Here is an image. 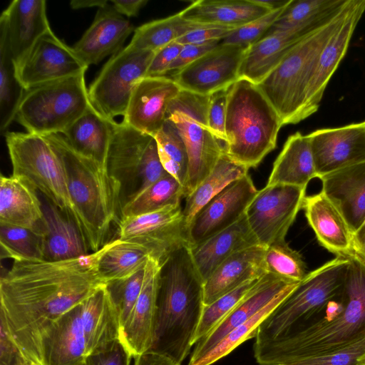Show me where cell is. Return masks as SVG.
Masks as SVG:
<instances>
[{"instance_id": "6da1fadb", "label": "cell", "mask_w": 365, "mask_h": 365, "mask_svg": "<svg viewBox=\"0 0 365 365\" xmlns=\"http://www.w3.org/2000/svg\"><path fill=\"white\" fill-rule=\"evenodd\" d=\"M109 242L97 252L68 259L16 260L1 275L0 315L30 364L43 365L41 339L47 330L106 284L98 265Z\"/></svg>"}, {"instance_id": "7a4b0ae2", "label": "cell", "mask_w": 365, "mask_h": 365, "mask_svg": "<svg viewBox=\"0 0 365 365\" xmlns=\"http://www.w3.org/2000/svg\"><path fill=\"white\" fill-rule=\"evenodd\" d=\"M343 288L275 336L256 341L259 365H365V259L354 252Z\"/></svg>"}, {"instance_id": "3957f363", "label": "cell", "mask_w": 365, "mask_h": 365, "mask_svg": "<svg viewBox=\"0 0 365 365\" xmlns=\"http://www.w3.org/2000/svg\"><path fill=\"white\" fill-rule=\"evenodd\" d=\"M190 247L173 251L161 264L153 342L148 351L181 365L195 344L204 308V282Z\"/></svg>"}, {"instance_id": "277c9868", "label": "cell", "mask_w": 365, "mask_h": 365, "mask_svg": "<svg viewBox=\"0 0 365 365\" xmlns=\"http://www.w3.org/2000/svg\"><path fill=\"white\" fill-rule=\"evenodd\" d=\"M60 156L70 195L78 216L80 232L91 252L107 242L120 219V192L107 169L76 151L61 133L43 135Z\"/></svg>"}, {"instance_id": "5b68a950", "label": "cell", "mask_w": 365, "mask_h": 365, "mask_svg": "<svg viewBox=\"0 0 365 365\" xmlns=\"http://www.w3.org/2000/svg\"><path fill=\"white\" fill-rule=\"evenodd\" d=\"M282 125L257 84L240 78L229 88L224 151L232 160L256 168L275 148Z\"/></svg>"}, {"instance_id": "8992f818", "label": "cell", "mask_w": 365, "mask_h": 365, "mask_svg": "<svg viewBox=\"0 0 365 365\" xmlns=\"http://www.w3.org/2000/svg\"><path fill=\"white\" fill-rule=\"evenodd\" d=\"M353 1L347 0L331 20L297 43L257 84L283 125L304 120L305 95L317 59L331 36L344 21Z\"/></svg>"}, {"instance_id": "52a82bcc", "label": "cell", "mask_w": 365, "mask_h": 365, "mask_svg": "<svg viewBox=\"0 0 365 365\" xmlns=\"http://www.w3.org/2000/svg\"><path fill=\"white\" fill-rule=\"evenodd\" d=\"M91 106L84 73L26 90L15 120L27 133L63 134Z\"/></svg>"}, {"instance_id": "ba28073f", "label": "cell", "mask_w": 365, "mask_h": 365, "mask_svg": "<svg viewBox=\"0 0 365 365\" xmlns=\"http://www.w3.org/2000/svg\"><path fill=\"white\" fill-rule=\"evenodd\" d=\"M5 138L12 175L27 179L80 232L81 223L70 195L66 170L55 149L43 135L6 132Z\"/></svg>"}, {"instance_id": "9c48e42d", "label": "cell", "mask_w": 365, "mask_h": 365, "mask_svg": "<svg viewBox=\"0 0 365 365\" xmlns=\"http://www.w3.org/2000/svg\"><path fill=\"white\" fill-rule=\"evenodd\" d=\"M106 168L119 185L121 207L168 174L155 138L123 121L113 125Z\"/></svg>"}, {"instance_id": "30bf717a", "label": "cell", "mask_w": 365, "mask_h": 365, "mask_svg": "<svg viewBox=\"0 0 365 365\" xmlns=\"http://www.w3.org/2000/svg\"><path fill=\"white\" fill-rule=\"evenodd\" d=\"M210 96L181 90L169 105L167 119L176 126L186 146L188 173L184 197L189 196L210 174L225 145L211 132L207 123Z\"/></svg>"}, {"instance_id": "8fae6325", "label": "cell", "mask_w": 365, "mask_h": 365, "mask_svg": "<svg viewBox=\"0 0 365 365\" xmlns=\"http://www.w3.org/2000/svg\"><path fill=\"white\" fill-rule=\"evenodd\" d=\"M155 53L128 44L113 55L88 88L92 106L109 120L124 116L134 88L146 76Z\"/></svg>"}, {"instance_id": "7c38bea8", "label": "cell", "mask_w": 365, "mask_h": 365, "mask_svg": "<svg viewBox=\"0 0 365 365\" xmlns=\"http://www.w3.org/2000/svg\"><path fill=\"white\" fill-rule=\"evenodd\" d=\"M349 259L336 256L308 273L260 324L256 341L271 339L323 297L344 287Z\"/></svg>"}, {"instance_id": "4fadbf2b", "label": "cell", "mask_w": 365, "mask_h": 365, "mask_svg": "<svg viewBox=\"0 0 365 365\" xmlns=\"http://www.w3.org/2000/svg\"><path fill=\"white\" fill-rule=\"evenodd\" d=\"M306 188L267 185L258 190L245 216L259 245L269 247L285 241L287 233L302 208Z\"/></svg>"}, {"instance_id": "5bb4252c", "label": "cell", "mask_w": 365, "mask_h": 365, "mask_svg": "<svg viewBox=\"0 0 365 365\" xmlns=\"http://www.w3.org/2000/svg\"><path fill=\"white\" fill-rule=\"evenodd\" d=\"M139 243L150 257L162 264L177 249L189 246L188 230L180 203L160 210L122 218L117 225V237Z\"/></svg>"}, {"instance_id": "9a60e30c", "label": "cell", "mask_w": 365, "mask_h": 365, "mask_svg": "<svg viewBox=\"0 0 365 365\" xmlns=\"http://www.w3.org/2000/svg\"><path fill=\"white\" fill-rule=\"evenodd\" d=\"M73 47L51 31L41 36L16 66V76L25 90L86 73L88 68Z\"/></svg>"}, {"instance_id": "2e32d148", "label": "cell", "mask_w": 365, "mask_h": 365, "mask_svg": "<svg viewBox=\"0 0 365 365\" xmlns=\"http://www.w3.org/2000/svg\"><path fill=\"white\" fill-rule=\"evenodd\" d=\"M248 47L222 42L200 58L173 75L181 88L210 96L227 88L240 79V69Z\"/></svg>"}, {"instance_id": "e0dca14e", "label": "cell", "mask_w": 365, "mask_h": 365, "mask_svg": "<svg viewBox=\"0 0 365 365\" xmlns=\"http://www.w3.org/2000/svg\"><path fill=\"white\" fill-rule=\"evenodd\" d=\"M346 1L295 28L266 34L247 48L240 69V78L259 84L297 43L331 20Z\"/></svg>"}, {"instance_id": "ac0fdd59", "label": "cell", "mask_w": 365, "mask_h": 365, "mask_svg": "<svg viewBox=\"0 0 365 365\" xmlns=\"http://www.w3.org/2000/svg\"><path fill=\"white\" fill-rule=\"evenodd\" d=\"M249 174L235 180L207 203L188 227L190 247L201 244L237 222L257 195Z\"/></svg>"}, {"instance_id": "d6986e66", "label": "cell", "mask_w": 365, "mask_h": 365, "mask_svg": "<svg viewBox=\"0 0 365 365\" xmlns=\"http://www.w3.org/2000/svg\"><path fill=\"white\" fill-rule=\"evenodd\" d=\"M317 178L365 161V120L308 135Z\"/></svg>"}, {"instance_id": "ffe728a7", "label": "cell", "mask_w": 365, "mask_h": 365, "mask_svg": "<svg viewBox=\"0 0 365 365\" xmlns=\"http://www.w3.org/2000/svg\"><path fill=\"white\" fill-rule=\"evenodd\" d=\"M181 88L172 78L147 76L135 86L122 121L155 136L167 120L171 101Z\"/></svg>"}, {"instance_id": "44dd1931", "label": "cell", "mask_w": 365, "mask_h": 365, "mask_svg": "<svg viewBox=\"0 0 365 365\" xmlns=\"http://www.w3.org/2000/svg\"><path fill=\"white\" fill-rule=\"evenodd\" d=\"M364 12L365 0H354L344 21L322 49L307 89L303 110L304 119L318 110L327 84L345 56Z\"/></svg>"}, {"instance_id": "7402d4cb", "label": "cell", "mask_w": 365, "mask_h": 365, "mask_svg": "<svg viewBox=\"0 0 365 365\" xmlns=\"http://www.w3.org/2000/svg\"><path fill=\"white\" fill-rule=\"evenodd\" d=\"M160 269V262L150 257L140 295L120 331V339L133 357L148 351L153 345Z\"/></svg>"}, {"instance_id": "603a6c76", "label": "cell", "mask_w": 365, "mask_h": 365, "mask_svg": "<svg viewBox=\"0 0 365 365\" xmlns=\"http://www.w3.org/2000/svg\"><path fill=\"white\" fill-rule=\"evenodd\" d=\"M133 31L132 24L108 2L99 8L93 21L73 48L88 66L114 55Z\"/></svg>"}, {"instance_id": "cb8c5ba5", "label": "cell", "mask_w": 365, "mask_h": 365, "mask_svg": "<svg viewBox=\"0 0 365 365\" xmlns=\"http://www.w3.org/2000/svg\"><path fill=\"white\" fill-rule=\"evenodd\" d=\"M0 23L6 28L16 67L36 41L51 31L44 0H14L2 12Z\"/></svg>"}, {"instance_id": "d4e9b609", "label": "cell", "mask_w": 365, "mask_h": 365, "mask_svg": "<svg viewBox=\"0 0 365 365\" xmlns=\"http://www.w3.org/2000/svg\"><path fill=\"white\" fill-rule=\"evenodd\" d=\"M294 282L272 274L262 276L236 307L195 346L190 359L200 356L232 330L262 310L278 294Z\"/></svg>"}, {"instance_id": "484cf974", "label": "cell", "mask_w": 365, "mask_h": 365, "mask_svg": "<svg viewBox=\"0 0 365 365\" xmlns=\"http://www.w3.org/2000/svg\"><path fill=\"white\" fill-rule=\"evenodd\" d=\"M319 179L322 192L339 210L353 234L365 220V161Z\"/></svg>"}, {"instance_id": "4316f807", "label": "cell", "mask_w": 365, "mask_h": 365, "mask_svg": "<svg viewBox=\"0 0 365 365\" xmlns=\"http://www.w3.org/2000/svg\"><path fill=\"white\" fill-rule=\"evenodd\" d=\"M81 303L62 315L41 339L43 365H81L88 356Z\"/></svg>"}, {"instance_id": "83f0119b", "label": "cell", "mask_w": 365, "mask_h": 365, "mask_svg": "<svg viewBox=\"0 0 365 365\" xmlns=\"http://www.w3.org/2000/svg\"><path fill=\"white\" fill-rule=\"evenodd\" d=\"M266 248L257 245L225 259L204 282V304L208 305L245 282L267 274L264 265Z\"/></svg>"}, {"instance_id": "f1b7e54d", "label": "cell", "mask_w": 365, "mask_h": 365, "mask_svg": "<svg viewBox=\"0 0 365 365\" xmlns=\"http://www.w3.org/2000/svg\"><path fill=\"white\" fill-rule=\"evenodd\" d=\"M302 208L319 243L336 256L352 250V232L334 204L321 191L306 196Z\"/></svg>"}, {"instance_id": "f546056e", "label": "cell", "mask_w": 365, "mask_h": 365, "mask_svg": "<svg viewBox=\"0 0 365 365\" xmlns=\"http://www.w3.org/2000/svg\"><path fill=\"white\" fill-rule=\"evenodd\" d=\"M43 217L36 188L24 177L1 175L0 225L36 229Z\"/></svg>"}, {"instance_id": "4dcf8cb0", "label": "cell", "mask_w": 365, "mask_h": 365, "mask_svg": "<svg viewBox=\"0 0 365 365\" xmlns=\"http://www.w3.org/2000/svg\"><path fill=\"white\" fill-rule=\"evenodd\" d=\"M257 245L259 243L245 214L230 227L190 249L195 267L205 282L229 257Z\"/></svg>"}, {"instance_id": "1f68e13d", "label": "cell", "mask_w": 365, "mask_h": 365, "mask_svg": "<svg viewBox=\"0 0 365 365\" xmlns=\"http://www.w3.org/2000/svg\"><path fill=\"white\" fill-rule=\"evenodd\" d=\"M269 11L255 0H197L180 13L190 21L238 28Z\"/></svg>"}, {"instance_id": "d6a6232c", "label": "cell", "mask_w": 365, "mask_h": 365, "mask_svg": "<svg viewBox=\"0 0 365 365\" xmlns=\"http://www.w3.org/2000/svg\"><path fill=\"white\" fill-rule=\"evenodd\" d=\"M47 201L43 204V217L40 225L44 238V259L63 260L88 254L75 223Z\"/></svg>"}, {"instance_id": "836d02e7", "label": "cell", "mask_w": 365, "mask_h": 365, "mask_svg": "<svg viewBox=\"0 0 365 365\" xmlns=\"http://www.w3.org/2000/svg\"><path fill=\"white\" fill-rule=\"evenodd\" d=\"M81 322L88 355L120 339V327L106 284L81 302Z\"/></svg>"}, {"instance_id": "e575fe53", "label": "cell", "mask_w": 365, "mask_h": 365, "mask_svg": "<svg viewBox=\"0 0 365 365\" xmlns=\"http://www.w3.org/2000/svg\"><path fill=\"white\" fill-rule=\"evenodd\" d=\"M115 123L91 105L62 135L76 151L107 169V157Z\"/></svg>"}, {"instance_id": "d590c367", "label": "cell", "mask_w": 365, "mask_h": 365, "mask_svg": "<svg viewBox=\"0 0 365 365\" xmlns=\"http://www.w3.org/2000/svg\"><path fill=\"white\" fill-rule=\"evenodd\" d=\"M317 178L308 135L299 132L289 135L276 158L267 184L307 187Z\"/></svg>"}, {"instance_id": "8d00e7d4", "label": "cell", "mask_w": 365, "mask_h": 365, "mask_svg": "<svg viewBox=\"0 0 365 365\" xmlns=\"http://www.w3.org/2000/svg\"><path fill=\"white\" fill-rule=\"evenodd\" d=\"M248 170L224 151L210 174L185 198L182 212L187 230L193 217L207 203L230 183L248 174Z\"/></svg>"}, {"instance_id": "74e56055", "label": "cell", "mask_w": 365, "mask_h": 365, "mask_svg": "<svg viewBox=\"0 0 365 365\" xmlns=\"http://www.w3.org/2000/svg\"><path fill=\"white\" fill-rule=\"evenodd\" d=\"M150 253L142 245L113 239L98 265L102 279L108 282L128 278L143 269Z\"/></svg>"}, {"instance_id": "f35d334b", "label": "cell", "mask_w": 365, "mask_h": 365, "mask_svg": "<svg viewBox=\"0 0 365 365\" xmlns=\"http://www.w3.org/2000/svg\"><path fill=\"white\" fill-rule=\"evenodd\" d=\"M299 283H294L287 287L273 298L257 314L232 330L207 351L197 358L190 359L187 365H212L228 355L242 343L256 337L258 329L262 322L290 294Z\"/></svg>"}, {"instance_id": "ab89813d", "label": "cell", "mask_w": 365, "mask_h": 365, "mask_svg": "<svg viewBox=\"0 0 365 365\" xmlns=\"http://www.w3.org/2000/svg\"><path fill=\"white\" fill-rule=\"evenodd\" d=\"M25 88L16 76V67L11 53L4 25L0 23V131L6 133L16 119Z\"/></svg>"}, {"instance_id": "60d3db41", "label": "cell", "mask_w": 365, "mask_h": 365, "mask_svg": "<svg viewBox=\"0 0 365 365\" xmlns=\"http://www.w3.org/2000/svg\"><path fill=\"white\" fill-rule=\"evenodd\" d=\"M209 26L215 25L187 21L179 11L174 15L154 20L138 27L129 44L138 49L156 51L190 31Z\"/></svg>"}, {"instance_id": "b9f144b4", "label": "cell", "mask_w": 365, "mask_h": 365, "mask_svg": "<svg viewBox=\"0 0 365 365\" xmlns=\"http://www.w3.org/2000/svg\"><path fill=\"white\" fill-rule=\"evenodd\" d=\"M182 197V185L168 173L125 203L120 210V219L155 212L179 204Z\"/></svg>"}, {"instance_id": "7bdbcfd3", "label": "cell", "mask_w": 365, "mask_h": 365, "mask_svg": "<svg viewBox=\"0 0 365 365\" xmlns=\"http://www.w3.org/2000/svg\"><path fill=\"white\" fill-rule=\"evenodd\" d=\"M1 258L44 259V238L41 227L28 229L0 225Z\"/></svg>"}, {"instance_id": "ee69618b", "label": "cell", "mask_w": 365, "mask_h": 365, "mask_svg": "<svg viewBox=\"0 0 365 365\" xmlns=\"http://www.w3.org/2000/svg\"><path fill=\"white\" fill-rule=\"evenodd\" d=\"M153 137L156 140L159 157L164 168L184 188L188 173V155L176 126L167 119L163 128Z\"/></svg>"}, {"instance_id": "f6af8a7d", "label": "cell", "mask_w": 365, "mask_h": 365, "mask_svg": "<svg viewBox=\"0 0 365 365\" xmlns=\"http://www.w3.org/2000/svg\"><path fill=\"white\" fill-rule=\"evenodd\" d=\"M264 265L267 273L294 282H300L308 274L301 254L292 249L286 241L267 247Z\"/></svg>"}, {"instance_id": "bcb514c9", "label": "cell", "mask_w": 365, "mask_h": 365, "mask_svg": "<svg viewBox=\"0 0 365 365\" xmlns=\"http://www.w3.org/2000/svg\"><path fill=\"white\" fill-rule=\"evenodd\" d=\"M345 1L292 0L267 33L285 31L299 26L342 4Z\"/></svg>"}, {"instance_id": "7dc6e473", "label": "cell", "mask_w": 365, "mask_h": 365, "mask_svg": "<svg viewBox=\"0 0 365 365\" xmlns=\"http://www.w3.org/2000/svg\"><path fill=\"white\" fill-rule=\"evenodd\" d=\"M258 279L259 278L247 281L212 303L204 306L195 335V344L214 329L236 307Z\"/></svg>"}, {"instance_id": "c3c4849f", "label": "cell", "mask_w": 365, "mask_h": 365, "mask_svg": "<svg viewBox=\"0 0 365 365\" xmlns=\"http://www.w3.org/2000/svg\"><path fill=\"white\" fill-rule=\"evenodd\" d=\"M145 267L128 278L113 281L106 284L110 300L118 317L120 329L130 315L141 292Z\"/></svg>"}, {"instance_id": "681fc988", "label": "cell", "mask_w": 365, "mask_h": 365, "mask_svg": "<svg viewBox=\"0 0 365 365\" xmlns=\"http://www.w3.org/2000/svg\"><path fill=\"white\" fill-rule=\"evenodd\" d=\"M288 5L281 9L269 11L263 16L247 24L235 28L222 40V43L245 47L252 46L263 38Z\"/></svg>"}, {"instance_id": "f907efd6", "label": "cell", "mask_w": 365, "mask_h": 365, "mask_svg": "<svg viewBox=\"0 0 365 365\" xmlns=\"http://www.w3.org/2000/svg\"><path fill=\"white\" fill-rule=\"evenodd\" d=\"M229 88L218 91L210 95L207 110L208 126L213 135L223 143L224 145L227 141L225 120Z\"/></svg>"}, {"instance_id": "816d5d0a", "label": "cell", "mask_w": 365, "mask_h": 365, "mask_svg": "<svg viewBox=\"0 0 365 365\" xmlns=\"http://www.w3.org/2000/svg\"><path fill=\"white\" fill-rule=\"evenodd\" d=\"M132 355L120 339L88 354L85 365H130Z\"/></svg>"}, {"instance_id": "f5cc1de1", "label": "cell", "mask_w": 365, "mask_h": 365, "mask_svg": "<svg viewBox=\"0 0 365 365\" xmlns=\"http://www.w3.org/2000/svg\"><path fill=\"white\" fill-rule=\"evenodd\" d=\"M30 364L11 337L5 320L0 315V365H27Z\"/></svg>"}, {"instance_id": "db71d44e", "label": "cell", "mask_w": 365, "mask_h": 365, "mask_svg": "<svg viewBox=\"0 0 365 365\" xmlns=\"http://www.w3.org/2000/svg\"><path fill=\"white\" fill-rule=\"evenodd\" d=\"M182 46V44L174 41L156 51L145 77L165 76Z\"/></svg>"}, {"instance_id": "11a10c76", "label": "cell", "mask_w": 365, "mask_h": 365, "mask_svg": "<svg viewBox=\"0 0 365 365\" xmlns=\"http://www.w3.org/2000/svg\"><path fill=\"white\" fill-rule=\"evenodd\" d=\"M221 42L222 40H214L203 43L183 45L180 53L170 66L168 73L174 72L173 74L178 73L217 46Z\"/></svg>"}, {"instance_id": "9f6ffc18", "label": "cell", "mask_w": 365, "mask_h": 365, "mask_svg": "<svg viewBox=\"0 0 365 365\" xmlns=\"http://www.w3.org/2000/svg\"><path fill=\"white\" fill-rule=\"evenodd\" d=\"M235 28L209 26L188 32L178 40L185 44L203 43L214 40H222Z\"/></svg>"}, {"instance_id": "6f0895ef", "label": "cell", "mask_w": 365, "mask_h": 365, "mask_svg": "<svg viewBox=\"0 0 365 365\" xmlns=\"http://www.w3.org/2000/svg\"><path fill=\"white\" fill-rule=\"evenodd\" d=\"M148 2V0H112L110 3L123 16H137L140 9Z\"/></svg>"}, {"instance_id": "680465c9", "label": "cell", "mask_w": 365, "mask_h": 365, "mask_svg": "<svg viewBox=\"0 0 365 365\" xmlns=\"http://www.w3.org/2000/svg\"><path fill=\"white\" fill-rule=\"evenodd\" d=\"M134 365H180L165 356L147 351L134 357Z\"/></svg>"}, {"instance_id": "91938a15", "label": "cell", "mask_w": 365, "mask_h": 365, "mask_svg": "<svg viewBox=\"0 0 365 365\" xmlns=\"http://www.w3.org/2000/svg\"><path fill=\"white\" fill-rule=\"evenodd\" d=\"M352 250L365 259V220L352 235Z\"/></svg>"}, {"instance_id": "94428289", "label": "cell", "mask_w": 365, "mask_h": 365, "mask_svg": "<svg viewBox=\"0 0 365 365\" xmlns=\"http://www.w3.org/2000/svg\"><path fill=\"white\" fill-rule=\"evenodd\" d=\"M108 3L106 0H73L70 2L71 7L73 9H81L91 7L101 8Z\"/></svg>"}, {"instance_id": "6125c7cd", "label": "cell", "mask_w": 365, "mask_h": 365, "mask_svg": "<svg viewBox=\"0 0 365 365\" xmlns=\"http://www.w3.org/2000/svg\"><path fill=\"white\" fill-rule=\"evenodd\" d=\"M257 4L261 6L267 8L269 11H274L279 9H281L287 5H288L292 0H271V1H262V0H255Z\"/></svg>"}, {"instance_id": "be15d7a7", "label": "cell", "mask_w": 365, "mask_h": 365, "mask_svg": "<svg viewBox=\"0 0 365 365\" xmlns=\"http://www.w3.org/2000/svg\"><path fill=\"white\" fill-rule=\"evenodd\" d=\"M27 365H38V364H29Z\"/></svg>"}, {"instance_id": "e7e4bbea", "label": "cell", "mask_w": 365, "mask_h": 365, "mask_svg": "<svg viewBox=\"0 0 365 365\" xmlns=\"http://www.w3.org/2000/svg\"><path fill=\"white\" fill-rule=\"evenodd\" d=\"M81 365H85V364H84V363H83V364H81Z\"/></svg>"}]
</instances>
